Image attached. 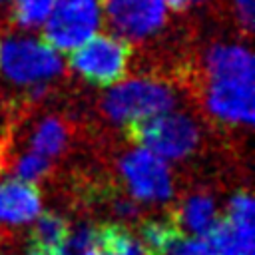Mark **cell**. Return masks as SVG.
Listing matches in <instances>:
<instances>
[{
	"label": "cell",
	"mask_w": 255,
	"mask_h": 255,
	"mask_svg": "<svg viewBox=\"0 0 255 255\" xmlns=\"http://www.w3.org/2000/svg\"><path fill=\"white\" fill-rule=\"evenodd\" d=\"M203 104L219 122L249 128L255 120V82L205 80Z\"/></svg>",
	"instance_id": "ba28073f"
},
{
	"label": "cell",
	"mask_w": 255,
	"mask_h": 255,
	"mask_svg": "<svg viewBox=\"0 0 255 255\" xmlns=\"http://www.w3.org/2000/svg\"><path fill=\"white\" fill-rule=\"evenodd\" d=\"M102 18L114 36L126 42H141L157 34L167 20L163 0H102Z\"/></svg>",
	"instance_id": "8992f818"
},
{
	"label": "cell",
	"mask_w": 255,
	"mask_h": 255,
	"mask_svg": "<svg viewBox=\"0 0 255 255\" xmlns=\"http://www.w3.org/2000/svg\"><path fill=\"white\" fill-rule=\"evenodd\" d=\"M177 106V92L159 78H131L110 86L102 96L100 108L114 124L131 126L159 114L171 112Z\"/></svg>",
	"instance_id": "6da1fadb"
},
{
	"label": "cell",
	"mask_w": 255,
	"mask_h": 255,
	"mask_svg": "<svg viewBox=\"0 0 255 255\" xmlns=\"http://www.w3.org/2000/svg\"><path fill=\"white\" fill-rule=\"evenodd\" d=\"M96 227H98L100 255H147L139 239H135L124 225L102 223Z\"/></svg>",
	"instance_id": "5bb4252c"
},
{
	"label": "cell",
	"mask_w": 255,
	"mask_h": 255,
	"mask_svg": "<svg viewBox=\"0 0 255 255\" xmlns=\"http://www.w3.org/2000/svg\"><path fill=\"white\" fill-rule=\"evenodd\" d=\"M163 2H165V8H169V10H173V12H183V10H187L191 4L201 2V0H163Z\"/></svg>",
	"instance_id": "7402d4cb"
},
{
	"label": "cell",
	"mask_w": 255,
	"mask_h": 255,
	"mask_svg": "<svg viewBox=\"0 0 255 255\" xmlns=\"http://www.w3.org/2000/svg\"><path fill=\"white\" fill-rule=\"evenodd\" d=\"M56 0H14V6L10 10V22L20 30L40 28L50 18Z\"/></svg>",
	"instance_id": "2e32d148"
},
{
	"label": "cell",
	"mask_w": 255,
	"mask_h": 255,
	"mask_svg": "<svg viewBox=\"0 0 255 255\" xmlns=\"http://www.w3.org/2000/svg\"><path fill=\"white\" fill-rule=\"evenodd\" d=\"M26 255H50V253H46V251H42V249H38V247H34V245H32V247L28 249V253H26Z\"/></svg>",
	"instance_id": "cb8c5ba5"
},
{
	"label": "cell",
	"mask_w": 255,
	"mask_h": 255,
	"mask_svg": "<svg viewBox=\"0 0 255 255\" xmlns=\"http://www.w3.org/2000/svg\"><path fill=\"white\" fill-rule=\"evenodd\" d=\"M235 10H237V20L239 26L251 34L253 32V20H255V0H233Z\"/></svg>",
	"instance_id": "ffe728a7"
},
{
	"label": "cell",
	"mask_w": 255,
	"mask_h": 255,
	"mask_svg": "<svg viewBox=\"0 0 255 255\" xmlns=\"http://www.w3.org/2000/svg\"><path fill=\"white\" fill-rule=\"evenodd\" d=\"M253 215H255V205H253V197L249 191H237L227 205V219L231 223H253Z\"/></svg>",
	"instance_id": "ac0fdd59"
},
{
	"label": "cell",
	"mask_w": 255,
	"mask_h": 255,
	"mask_svg": "<svg viewBox=\"0 0 255 255\" xmlns=\"http://www.w3.org/2000/svg\"><path fill=\"white\" fill-rule=\"evenodd\" d=\"M68 229H70V225L60 213L46 211L36 217V225L32 229V245L52 255L66 241Z\"/></svg>",
	"instance_id": "9a60e30c"
},
{
	"label": "cell",
	"mask_w": 255,
	"mask_h": 255,
	"mask_svg": "<svg viewBox=\"0 0 255 255\" xmlns=\"http://www.w3.org/2000/svg\"><path fill=\"white\" fill-rule=\"evenodd\" d=\"M102 24V0H56L42 26V42L52 50L70 54L88 42Z\"/></svg>",
	"instance_id": "5b68a950"
},
{
	"label": "cell",
	"mask_w": 255,
	"mask_h": 255,
	"mask_svg": "<svg viewBox=\"0 0 255 255\" xmlns=\"http://www.w3.org/2000/svg\"><path fill=\"white\" fill-rule=\"evenodd\" d=\"M64 74V60L42 38L0 34V76L14 86L50 84Z\"/></svg>",
	"instance_id": "7a4b0ae2"
},
{
	"label": "cell",
	"mask_w": 255,
	"mask_h": 255,
	"mask_svg": "<svg viewBox=\"0 0 255 255\" xmlns=\"http://www.w3.org/2000/svg\"><path fill=\"white\" fill-rule=\"evenodd\" d=\"M6 2H10V0H0V4H6Z\"/></svg>",
	"instance_id": "d4e9b609"
},
{
	"label": "cell",
	"mask_w": 255,
	"mask_h": 255,
	"mask_svg": "<svg viewBox=\"0 0 255 255\" xmlns=\"http://www.w3.org/2000/svg\"><path fill=\"white\" fill-rule=\"evenodd\" d=\"M112 209L122 219H135L139 215L137 203L133 199H129V197H114L112 199Z\"/></svg>",
	"instance_id": "44dd1931"
},
{
	"label": "cell",
	"mask_w": 255,
	"mask_h": 255,
	"mask_svg": "<svg viewBox=\"0 0 255 255\" xmlns=\"http://www.w3.org/2000/svg\"><path fill=\"white\" fill-rule=\"evenodd\" d=\"M12 169H14V175H16L18 181L38 183L40 179H44L48 175V171H50V159L30 149V151L22 153L14 161Z\"/></svg>",
	"instance_id": "e0dca14e"
},
{
	"label": "cell",
	"mask_w": 255,
	"mask_h": 255,
	"mask_svg": "<svg viewBox=\"0 0 255 255\" xmlns=\"http://www.w3.org/2000/svg\"><path fill=\"white\" fill-rule=\"evenodd\" d=\"M173 217L181 231L187 229L193 237H203V239L219 219L215 203L207 193L189 195Z\"/></svg>",
	"instance_id": "8fae6325"
},
{
	"label": "cell",
	"mask_w": 255,
	"mask_h": 255,
	"mask_svg": "<svg viewBox=\"0 0 255 255\" xmlns=\"http://www.w3.org/2000/svg\"><path fill=\"white\" fill-rule=\"evenodd\" d=\"M205 80H253L255 62L251 52L233 42L211 44L203 54Z\"/></svg>",
	"instance_id": "9c48e42d"
},
{
	"label": "cell",
	"mask_w": 255,
	"mask_h": 255,
	"mask_svg": "<svg viewBox=\"0 0 255 255\" xmlns=\"http://www.w3.org/2000/svg\"><path fill=\"white\" fill-rule=\"evenodd\" d=\"M52 255H100V251H98V247H92V249H86V251H78V253H68V251L58 249V251L52 253Z\"/></svg>",
	"instance_id": "603a6c76"
},
{
	"label": "cell",
	"mask_w": 255,
	"mask_h": 255,
	"mask_svg": "<svg viewBox=\"0 0 255 255\" xmlns=\"http://www.w3.org/2000/svg\"><path fill=\"white\" fill-rule=\"evenodd\" d=\"M183 237L185 235L173 215H167L165 219H149L139 225V243L147 255H171Z\"/></svg>",
	"instance_id": "7c38bea8"
},
{
	"label": "cell",
	"mask_w": 255,
	"mask_h": 255,
	"mask_svg": "<svg viewBox=\"0 0 255 255\" xmlns=\"http://www.w3.org/2000/svg\"><path fill=\"white\" fill-rule=\"evenodd\" d=\"M131 44L114 34H94L68 54L70 68L92 86H114L129 70Z\"/></svg>",
	"instance_id": "3957f363"
},
{
	"label": "cell",
	"mask_w": 255,
	"mask_h": 255,
	"mask_svg": "<svg viewBox=\"0 0 255 255\" xmlns=\"http://www.w3.org/2000/svg\"><path fill=\"white\" fill-rule=\"evenodd\" d=\"M126 135L161 159H183L199 143L197 124L179 112H165L126 126Z\"/></svg>",
	"instance_id": "277c9868"
},
{
	"label": "cell",
	"mask_w": 255,
	"mask_h": 255,
	"mask_svg": "<svg viewBox=\"0 0 255 255\" xmlns=\"http://www.w3.org/2000/svg\"><path fill=\"white\" fill-rule=\"evenodd\" d=\"M68 139H70L68 122L62 118H56V116H48L36 124L30 143H32V151L50 159L54 155H60L66 149Z\"/></svg>",
	"instance_id": "4fadbf2b"
},
{
	"label": "cell",
	"mask_w": 255,
	"mask_h": 255,
	"mask_svg": "<svg viewBox=\"0 0 255 255\" xmlns=\"http://www.w3.org/2000/svg\"><path fill=\"white\" fill-rule=\"evenodd\" d=\"M171 255H217L213 251V247L209 245L207 239L203 237H183L175 249L171 251Z\"/></svg>",
	"instance_id": "d6986e66"
},
{
	"label": "cell",
	"mask_w": 255,
	"mask_h": 255,
	"mask_svg": "<svg viewBox=\"0 0 255 255\" xmlns=\"http://www.w3.org/2000/svg\"><path fill=\"white\" fill-rule=\"evenodd\" d=\"M122 175L137 201H167L173 195L171 173L165 161L147 149H133L120 161Z\"/></svg>",
	"instance_id": "52a82bcc"
},
{
	"label": "cell",
	"mask_w": 255,
	"mask_h": 255,
	"mask_svg": "<svg viewBox=\"0 0 255 255\" xmlns=\"http://www.w3.org/2000/svg\"><path fill=\"white\" fill-rule=\"evenodd\" d=\"M42 199L34 183L10 179L0 183V223L22 225L40 215Z\"/></svg>",
	"instance_id": "30bf717a"
}]
</instances>
